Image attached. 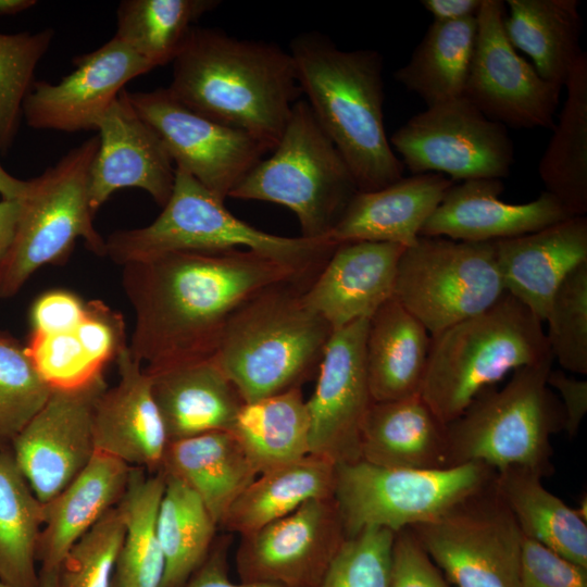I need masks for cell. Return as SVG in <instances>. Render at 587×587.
<instances>
[{"instance_id": "cell-14", "label": "cell", "mask_w": 587, "mask_h": 587, "mask_svg": "<svg viewBox=\"0 0 587 587\" xmlns=\"http://www.w3.org/2000/svg\"><path fill=\"white\" fill-rule=\"evenodd\" d=\"M125 95L137 114L158 134L175 167L223 201L272 151L255 137L189 109L168 88L125 90Z\"/></svg>"}, {"instance_id": "cell-5", "label": "cell", "mask_w": 587, "mask_h": 587, "mask_svg": "<svg viewBox=\"0 0 587 587\" xmlns=\"http://www.w3.org/2000/svg\"><path fill=\"white\" fill-rule=\"evenodd\" d=\"M338 245L329 239L284 237L239 220L195 178L176 168L172 195L149 225L105 239V257L123 266L177 251L248 249L291 266L313 280Z\"/></svg>"}, {"instance_id": "cell-43", "label": "cell", "mask_w": 587, "mask_h": 587, "mask_svg": "<svg viewBox=\"0 0 587 587\" xmlns=\"http://www.w3.org/2000/svg\"><path fill=\"white\" fill-rule=\"evenodd\" d=\"M548 344L566 371L587 374V262L576 266L555 290L547 313Z\"/></svg>"}, {"instance_id": "cell-53", "label": "cell", "mask_w": 587, "mask_h": 587, "mask_svg": "<svg viewBox=\"0 0 587 587\" xmlns=\"http://www.w3.org/2000/svg\"><path fill=\"white\" fill-rule=\"evenodd\" d=\"M422 5L437 22H457L476 17L483 0H422Z\"/></svg>"}, {"instance_id": "cell-12", "label": "cell", "mask_w": 587, "mask_h": 587, "mask_svg": "<svg viewBox=\"0 0 587 587\" xmlns=\"http://www.w3.org/2000/svg\"><path fill=\"white\" fill-rule=\"evenodd\" d=\"M495 478L438 519L409 527L454 587H519L524 536Z\"/></svg>"}, {"instance_id": "cell-55", "label": "cell", "mask_w": 587, "mask_h": 587, "mask_svg": "<svg viewBox=\"0 0 587 587\" xmlns=\"http://www.w3.org/2000/svg\"><path fill=\"white\" fill-rule=\"evenodd\" d=\"M29 180L12 176L0 163V195L2 199H22L28 189Z\"/></svg>"}, {"instance_id": "cell-36", "label": "cell", "mask_w": 587, "mask_h": 587, "mask_svg": "<svg viewBox=\"0 0 587 587\" xmlns=\"http://www.w3.org/2000/svg\"><path fill=\"white\" fill-rule=\"evenodd\" d=\"M477 32L476 17L428 26L395 79L428 107L464 96Z\"/></svg>"}, {"instance_id": "cell-57", "label": "cell", "mask_w": 587, "mask_h": 587, "mask_svg": "<svg viewBox=\"0 0 587 587\" xmlns=\"http://www.w3.org/2000/svg\"><path fill=\"white\" fill-rule=\"evenodd\" d=\"M37 587H59L58 570H39Z\"/></svg>"}, {"instance_id": "cell-15", "label": "cell", "mask_w": 587, "mask_h": 587, "mask_svg": "<svg viewBox=\"0 0 587 587\" xmlns=\"http://www.w3.org/2000/svg\"><path fill=\"white\" fill-rule=\"evenodd\" d=\"M505 8L504 1L483 0L463 97L505 127L553 129L562 87L541 78L511 45Z\"/></svg>"}, {"instance_id": "cell-8", "label": "cell", "mask_w": 587, "mask_h": 587, "mask_svg": "<svg viewBox=\"0 0 587 587\" xmlns=\"http://www.w3.org/2000/svg\"><path fill=\"white\" fill-rule=\"evenodd\" d=\"M272 152L243 177L229 198L284 205L297 215L302 237L328 239L359 189L307 100L294 104Z\"/></svg>"}, {"instance_id": "cell-13", "label": "cell", "mask_w": 587, "mask_h": 587, "mask_svg": "<svg viewBox=\"0 0 587 587\" xmlns=\"http://www.w3.org/2000/svg\"><path fill=\"white\" fill-rule=\"evenodd\" d=\"M411 173L447 174L454 180L501 179L514 147L504 125L460 97L413 115L389 139Z\"/></svg>"}, {"instance_id": "cell-32", "label": "cell", "mask_w": 587, "mask_h": 587, "mask_svg": "<svg viewBox=\"0 0 587 587\" xmlns=\"http://www.w3.org/2000/svg\"><path fill=\"white\" fill-rule=\"evenodd\" d=\"M335 472L334 463L309 454L262 473L234 501L220 527L243 536L310 500L334 497Z\"/></svg>"}, {"instance_id": "cell-11", "label": "cell", "mask_w": 587, "mask_h": 587, "mask_svg": "<svg viewBox=\"0 0 587 587\" xmlns=\"http://www.w3.org/2000/svg\"><path fill=\"white\" fill-rule=\"evenodd\" d=\"M504 294L494 241L420 236L398 262L394 298L430 337L488 310Z\"/></svg>"}, {"instance_id": "cell-50", "label": "cell", "mask_w": 587, "mask_h": 587, "mask_svg": "<svg viewBox=\"0 0 587 587\" xmlns=\"http://www.w3.org/2000/svg\"><path fill=\"white\" fill-rule=\"evenodd\" d=\"M85 313L86 303L77 295L60 289L47 291L30 307V333L71 332L79 325Z\"/></svg>"}, {"instance_id": "cell-9", "label": "cell", "mask_w": 587, "mask_h": 587, "mask_svg": "<svg viewBox=\"0 0 587 587\" xmlns=\"http://www.w3.org/2000/svg\"><path fill=\"white\" fill-rule=\"evenodd\" d=\"M98 143V136L88 138L28 179L0 274L1 298L16 295L41 266L64 262L78 238L95 254L105 257V239L93 226L89 202V173Z\"/></svg>"}, {"instance_id": "cell-46", "label": "cell", "mask_w": 587, "mask_h": 587, "mask_svg": "<svg viewBox=\"0 0 587 587\" xmlns=\"http://www.w3.org/2000/svg\"><path fill=\"white\" fill-rule=\"evenodd\" d=\"M25 349L51 389L78 388L103 375L89 358L76 328L58 334L30 333Z\"/></svg>"}, {"instance_id": "cell-19", "label": "cell", "mask_w": 587, "mask_h": 587, "mask_svg": "<svg viewBox=\"0 0 587 587\" xmlns=\"http://www.w3.org/2000/svg\"><path fill=\"white\" fill-rule=\"evenodd\" d=\"M73 63L75 70L59 83H34L23 104L29 127L67 133L96 129L124 86L153 68L115 37L75 57Z\"/></svg>"}, {"instance_id": "cell-58", "label": "cell", "mask_w": 587, "mask_h": 587, "mask_svg": "<svg viewBox=\"0 0 587 587\" xmlns=\"http://www.w3.org/2000/svg\"><path fill=\"white\" fill-rule=\"evenodd\" d=\"M0 587H12V586H10L9 584H7V583H4V582H2L0 579Z\"/></svg>"}, {"instance_id": "cell-38", "label": "cell", "mask_w": 587, "mask_h": 587, "mask_svg": "<svg viewBox=\"0 0 587 587\" xmlns=\"http://www.w3.org/2000/svg\"><path fill=\"white\" fill-rule=\"evenodd\" d=\"M43 508L10 448L0 449V579L12 587L38 586L37 546Z\"/></svg>"}, {"instance_id": "cell-17", "label": "cell", "mask_w": 587, "mask_h": 587, "mask_svg": "<svg viewBox=\"0 0 587 587\" xmlns=\"http://www.w3.org/2000/svg\"><path fill=\"white\" fill-rule=\"evenodd\" d=\"M105 388L101 375L78 388L52 389L12 440V457L43 504L61 492L95 454L93 409Z\"/></svg>"}, {"instance_id": "cell-26", "label": "cell", "mask_w": 587, "mask_h": 587, "mask_svg": "<svg viewBox=\"0 0 587 587\" xmlns=\"http://www.w3.org/2000/svg\"><path fill=\"white\" fill-rule=\"evenodd\" d=\"M147 374L168 442L233 428L243 401L212 358Z\"/></svg>"}, {"instance_id": "cell-31", "label": "cell", "mask_w": 587, "mask_h": 587, "mask_svg": "<svg viewBox=\"0 0 587 587\" xmlns=\"http://www.w3.org/2000/svg\"><path fill=\"white\" fill-rule=\"evenodd\" d=\"M505 35L533 60L541 78L563 87L584 54L577 0H508Z\"/></svg>"}, {"instance_id": "cell-27", "label": "cell", "mask_w": 587, "mask_h": 587, "mask_svg": "<svg viewBox=\"0 0 587 587\" xmlns=\"http://www.w3.org/2000/svg\"><path fill=\"white\" fill-rule=\"evenodd\" d=\"M133 467L96 451L85 469L43 504V525L37 546L40 569L59 570L71 547L124 495Z\"/></svg>"}, {"instance_id": "cell-54", "label": "cell", "mask_w": 587, "mask_h": 587, "mask_svg": "<svg viewBox=\"0 0 587 587\" xmlns=\"http://www.w3.org/2000/svg\"><path fill=\"white\" fill-rule=\"evenodd\" d=\"M20 208L21 199L0 200V274L14 239Z\"/></svg>"}, {"instance_id": "cell-24", "label": "cell", "mask_w": 587, "mask_h": 587, "mask_svg": "<svg viewBox=\"0 0 587 587\" xmlns=\"http://www.w3.org/2000/svg\"><path fill=\"white\" fill-rule=\"evenodd\" d=\"M494 246L505 292L544 322L562 280L587 262V218L571 216L526 235L494 240Z\"/></svg>"}, {"instance_id": "cell-34", "label": "cell", "mask_w": 587, "mask_h": 587, "mask_svg": "<svg viewBox=\"0 0 587 587\" xmlns=\"http://www.w3.org/2000/svg\"><path fill=\"white\" fill-rule=\"evenodd\" d=\"M566 100L540 159L539 176L548 193L571 216L587 213V54L572 70Z\"/></svg>"}, {"instance_id": "cell-56", "label": "cell", "mask_w": 587, "mask_h": 587, "mask_svg": "<svg viewBox=\"0 0 587 587\" xmlns=\"http://www.w3.org/2000/svg\"><path fill=\"white\" fill-rule=\"evenodd\" d=\"M36 4V0H0V15H15L30 9Z\"/></svg>"}, {"instance_id": "cell-49", "label": "cell", "mask_w": 587, "mask_h": 587, "mask_svg": "<svg viewBox=\"0 0 587 587\" xmlns=\"http://www.w3.org/2000/svg\"><path fill=\"white\" fill-rule=\"evenodd\" d=\"M389 587H452L410 528L395 533Z\"/></svg>"}, {"instance_id": "cell-6", "label": "cell", "mask_w": 587, "mask_h": 587, "mask_svg": "<svg viewBox=\"0 0 587 587\" xmlns=\"http://www.w3.org/2000/svg\"><path fill=\"white\" fill-rule=\"evenodd\" d=\"M548 358L542 322L505 292L488 310L430 337L421 397L447 425L510 371Z\"/></svg>"}, {"instance_id": "cell-25", "label": "cell", "mask_w": 587, "mask_h": 587, "mask_svg": "<svg viewBox=\"0 0 587 587\" xmlns=\"http://www.w3.org/2000/svg\"><path fill=\"white\" fill-rule=\"evenodd\" d=\"M453 185L442 174L423 173L402 177L377 190L358 191L327 238L337 245L378 241L411 247Z\"/></svg>"}, {"instance_id": "cell-22", "label": "cell", "mask_w": 587, "mask_h": 587, "mask_svg": "<svg viewBox=\"0 0 587 587\" xmlns=\"http://www.w3.org/2000/svg\"><path fill=\"white\" fill-rule=\"evenodd\" d=\"M501 179H470L451 186L420 236L484 242L526 235L571 215L547 191L526 203L500 200Z\"/></svg>"}, {"instance_id": "cell-47", "label": "cell", "mask_w": 587, "mask_h": 587, "mask_svg": "<svg viewBox=\"0 0 587 587\" xmlns=\"http://www.w3.org/2000/svg\"><path fill=\"white\" fill-rule=\"evenodd\" d=\"M76 334L91 361L101 370L128 346L123 316L101 300L86 302V313Z\"/></svg>"}, {"instance_id": "cell-45", "label": "cell", "mask_w": 587, "mask_h": 587, "mask_svg": "<svg viewBox=\"0 0 587 587\" xmlns=\"http://www.w3.org/2000/svg\"><path fill=\"white\" fill-rule=\"evenodd\" d=\"M395 533L366 527L348 537L321 587H389Z\"/></svg>"}, {"instance_id": "cell-3", "label": "cell", "mask_w": 587, "mask_h": 587, "mask_svg": "<svg viewBox=\"0 0 587 587\" xmlns=\"http://www.w3.org/2000/svg\"><path fill=\"white\" fill-rule=\"evenodd\" d=\"M297 78L316 120L349 166L359 191L403 177L384 124L383 57L372 49L341 50L319 32L290 41Z\"/></svg>"}, {"instance_id": "cell-40", "label": "cell", "mask_w": 587, "mask_h": 587, "mask_svg": "<svg viewBox=\"0 0 587 587\" xmlns=\"http://www.w3.org/2000/svg\"><path fill=\"white\" fill-rule=\"evenodd\" d=\"M218 0H123L116 10L114 37L153 68L173 62L195 23Z\"/></svg>"}, {"instance_id": "cell-20", "label": "cell", "mask_w": 587, "mask_h": 587, "mask_svg": "<svg viewBox=\"0 0 587 587\" xmlns=\"http://www.w3.org/2000/svg\"><path fill=\"white\" fill-rule=\"evenodd\" d=\"M98 149L89 173V202L97 211L118 189L139 188L163 208L176 167L154 129L128 102L125 89L96 123Z\"/></svg>"}, {"instance_id": "cell-29", "label": "cell", "mask_w": 587, "mask_h": 587, "mask_svg": "<svg viewBox=\"0 0 587 587\" xmlns=\"http://www.w3.org/2000/svg\"><path fill=\"white\" fill-rule=\"evenodd\" d=\"M430 335L394 297L369 320L365 363L373 402L421 395Z\"/></svg>"}, {"instance_id": "cell-16", "label": "cell", "mask_w": 587, "mask_h": 587, "mask_svg": "<svg viewBox=\"0 0 587 587\" xmlns=\"http://www.w3.org/2000/svg\"><path fill=\"white\" fill-rule=\"evenodd\" d=\"M240 537L236 551L239 580L282 587H321L347 539L334 497L310 500Z\"/></svg>"}, {"instance_id": "cell-41", "label": "cell", "mask_w": 587, "mask_h": 587, "mask_svg": "<svg viewBox=\"0 0 587 587\" xmlns=\"http://www.w3.org/2000/svg\"><path fill=\"white\" fill-rule=\"evenodd\" d=\"M54 30L0 33V153L12 147L23 104L35 80L37 64L49 50Z\"/></svg>"}, {"instance_id": "cell-44", "label": "cell", "mask_w": 587, "mask_h": 587, "mask_svg": "<svg viewBox=\"0 0 587 587\" xmlns=\"http://www.w3.org/2000/svg\"><path fill=\"white\" fill-rule=\"evenodd\" d=\"M124 535L115 505L67 551L58 570L59 587H111Z\"/></svg>"}, {"instance_id": "cell-35", "label": "cell", "mask_w": 587, "mask_h": 587, "mask_svg": "<svg viewBox=\"0 0 587 587\" xmlns=\"http://www.w3.org/2000/svg\"><path fill=\"white\" fill-rule=\"evenodd\" d=\"M495 482L525 538L587 567V522L547 490L541 476L512 466L497 472Z\"/></svg>"}, {"instance_id": "cell-37", "label": "cell", "mask_w": 587, "mask_h": 587, "mask_svg": "<svg viewBox=\"0 0 587 587\" xmlns=\"http://www.w3.org/2000/svg\"><path fill=\"white\" fill-rule=\"evenodd\" d=\"M164 487L163 472L150 474L133 467L127 488L116 504L125 535L111 587H162L165 562L157 517Z\"/></svg>"}, {"instance_id": "cell-52", "label": "cell", "mask_w": 587, "mask_h": 587, "mask_svg": "<svg viewBox=\"0 0 587 587\" xmlns=\"http://www.w3.org/2000/svg\"><path fill=\"white\" fill-rule=\"evenodd\" d=\"M230 539L215 541L201 565L182 587H282L268 583H233L228 576V548Z\"/></svg>"}, {"instance_id": "cell-28", "label": "cell", "mask_w": 587, "mask_h": 587, "mask_svg": "<svg viewBox=\"0 0 587 587\" xmlns=\"http://www.w3.org/2000/svg\"><path fill=\"white\" fill-rule=\"evenodd\" d=\"M361 460L395 469L449 467L447 425L421 395L372 402L362 427Z\"/></svg>"}, {"instance_id": "cell-42", "label": "cell", "mask_w": 587, "mask_h": 587, "mask_svg": "<svg viewBox=\"0 0 587 587\" xmlns=\"http://www.w3.org/2000/svg\"><path fill=\"white\" fill-rule=\"evenodd\" d=\"M51 391L25 346L0 332V449L10 448L14 437L40 410Z\"/></svg>"}, {"instance_id": "cell-30", "label": "cell", "mask_w": 587, "mask_h": 587, "mask_svg": "<svg viewBox=\"0 0 587 587\" xmlns=\"http://www.w3.org/2000/svg\"><path fill=\"white\" fill-rule=\"evenodd\" d=\"M161 472L193 490L217 526L258 476L229 432H210L170 441Z\"/></svg>"}, {"instance_id": "cell-10", "label": "cell", "mask_w": 587, "mask_h": 587, "mask_svg": "<svg viewBox=\"0 0 587 587\" xmlns=\"http://www.w3.org/2000/svg\"><path fill=\"white\" fill-rule=\"evenodd\" d=\"M496 474L483 462L411 470L360 460L336 465L334 499L347 538L366 527L397 533L438 519Z\"/></svg>"}, {"instance_id": "cell-21", "label": "cell", "mask_w": 587, "mask_h": 587, "mask_svg": "<svg viewBox=\"0 0 587 587\" xmlns=\"http://www.w3.org/2000/svg\"><path fill=\"white\" fill-rule=\"evenodd\" d=\"M120 380L96 401L92 432L96 451L150 474L162 469L168 445L154 400L151 378L128 346L115 359Z\"/></svg>"}, {"instance_id": "cell-18", "label": "cell", "mask_w": 587, "mask_h": 587, "mask_svg": "<svg viewBox=\"0 0 587 587\" xmlns=\"http://www.w3.org/2000/svg\"><path fill=\"white\" fill-rule=\"evenodd\" d=\"M370 319L333 332L317 371L313 395L305 400L310 454L337 464L361 460V434L373 402L365 363Z\"/></svg>"}, {"instance_id": "cell-51", "label": "cell", "mask_w": 587, "mask_h": 587, "mask_svg": "<svg viewBox=\"0 0 587 587\" xmlns=\"http://www.w3.org/2000/svg\"><path fill=\"white\" fill-rule=\"evenodd\" d=\"M550 388L558 390L564 412V430L569 437L576 436L587 412V380L567 376L561 370H552L547 377Z\"/></svg>"}, {"instance_id": "cell-48", "label": "cell", "mask_w": 587, "mask_h": 587, "mask_svg": "<svg viewBox=\"0 0 587 587\" xmlns=\"http://www.w3.org/2000/svg\"><path fill=\"white\" fill-rule=\"evenodd\" d=\"M519 587H587V567L524 537Z\"/></svg>"}, {"instance_id": "cell-39", "label": "cell", "mask_w": 587, "mask_h": 587, "mask_svg": "<svg viewBox=\"0 0 587 587\" xmlns=\"http://www.w3.org/2000/svg\"><path fill=\"white\" fill-rule=\"evenodd\" d=\"M164 477L157 517L165 562L162 587H182L208 557L218 526L193 490L175 477Z\"/></svg>"}, {"instance_id": "cell-7", "label": "cell", "mask_w": 587, "mask_h": 587, "mask_svg": "<svg viewBox=\"0 0 587 587\" xmlns=\"http://www.w3.org/2000/svg\"><path fill=\"white\" fill-rule=\"evenodd\" d=\"M553 360L514 370L502 389H484L447 424L449 467L483 462L496 472L553 474L551 438L564 430L561 402L547 384Z\"/></svg>"}, {"instance_id": "cell-2", "label": "cell", "mask_w": 587, "mask_h": 587, "mask_svg": "<svg viewBox=\"0 0 587 587\" xmlns=\"http://www.w3.org/2000/svg\"><path fill=\"white\" fill-rule=\"evenodd\" d=\"M171 93L273 150L302 91L289 51L195 26L173 61Z\"/></svg>"}, {"instance_id": "cell-1", "label": "cell", "mask_w": 587, "mask_h": 587, "mask_svg": "<svg viewBox=\"0 0 587 587\" xmlns=\"http://www.w3.org/2000/svg\"><path fill=\"white\" fill-rule=\"evenodd\" d=\"M312 280L248 249L177 251L122 266L135 324L129 351L154 373L213 357L234 312L260 290Z\"/></svg>"}, {"instance_id": "cell-23", "label": "cell", "mask_w": 587, "mask_h": 587, "mask_svg": "<svg viewBox=\"0 0 587 587\" xmlns=\"http://www.w3.org/2000/svg\"><path fill=\"white\" fill-rule=\"evenodd\" d=\"M405 247L378 241L339 243L303 291L304 302L336 330L370 319L394 297Z\"/></svg>"}, {"instance_id": "cell-4", "label": "cell", "mask_w": 587, "mask_h": 587, "mask_svg": "<svg viewBox=\"0 0 587 587\" xmlns=\"http://www.w3.org/2000/svg\"><path fill=\"white\" fill-rule=\"evenodd\" d=\"M307 288L299 282L268 286L228 320L212 359L243 403L301 388L317 375L334 330L304 302Z\"/></svg>"}, {"instance_id": "cell-33", "label": "cell", "mask_w": 587, "mask_h": 587, "mask_svg": "<svg viewBox=\"0 0 587 587\" xmlns=\"http://www.w3.org/2000/svg\"><path fill=\"white\" fill-rule=\"evenodd\" d=\"M260 475L310 454V419L301 388L243 403L229 432Z\"/></svg>"}]
</instances>
